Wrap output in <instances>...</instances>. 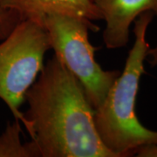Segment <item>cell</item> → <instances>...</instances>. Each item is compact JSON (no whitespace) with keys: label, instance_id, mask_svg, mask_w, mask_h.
<instances>
[{"label":"cell","instance_id":"3957f363","mask_svg":"<svg viewBox=\"0 0 157 157\" xmlns=\"http://www.w3.org/2000/svg\"><path fill=\"white\" fill-rule=\"evenodd\" d=\"M42 23L54 55L80 82L91 106L96 109L121 74L119 70L102 69L95 60L97 48L91 45L88 32H98L99 26L83 17L59 13L46 14Z\"/></svg>","mask_w":157,"mask_h":157},{"label":"cell","instance_id":"9c48e42d","mask_svg":"<svg viewBox=\"0 0 157 157\" xmlns=\"http://www.w3.org/2000/svg\"><path fill=\"white\" fill-rule=\"evenodd\" d=\"M135 155L140 157H157V144L141 147L136 150Z\"/></svg>","mask_w":157,"mask_h":157},{"label":"cell","instance_id":"277c9868","mask_svg":"<svg viewBox=\"0 0 157 157\" xmlns=\"http://www.w3.org/2000/svg\"><path fill=\"white\" fill-rule=\"evenodd\" d=\"M51 49L42 21L26 18L0 41V99L16 120L25 124L19 107L44 67Z\"/></svg>","mask_w":157,"mask_h":157},{"label":"cell","instance_id":"5b68a950","mask_svg":"<svg viewBox=\"0 0 157 157\" xmlns=\"http://www.w3.org/2000/svg\"><path fill=\"white\" fill-rule=\"evenodd\" d=\"M106 23L103 41L107 49L125 47L130 26L140 14L151 11L157 17V0H94Z\"/></svg>","mask_w":157,"mask_h":157},{"label":"cell","instance_id":"8992f818","mask_svg":"<svg viewBox=\"0 0 157 157\" xmlns=\"http://www.w3.org/2000/svg\"><path fill=\"white\" fill-rule=\"evenodd\" d=\"M0 5L17 13L23 19L42 21L46 14L59 13L83 17L92 22L102 20L94 0H0Z\"/></svg>","mask_w":157,"mask_h":157},{"label":"cell","instance_id":"7a4b0ae2","mask_svg":"<svg viewBox=\"0 0 157 157\" xmlns=\"http://www.w3.org/2000/svg\"><path fill=\"white\" fill-rule=\"evenodd\" d=\"M155 17L151 11L134 22L135 43L122 73L114 80L105 100L94 109V123L101 141L116 157L132 156L141 147L157 144V131L147 128L137 117L135 106L144 61L149 45L147 28Z\"/></svg>","mask_w":157,"mask_h":157},{"label":"cell","instance_id":"ba28073f","mask_svg":"<svg viewBox=\"0 0 157 157\" xmlns=\"http://www.w3.org/2000/svg\"><path fill=\"white\" fill-rule=\"evenodd\" d=\"M23 19L14 11L6 10L0 5V41L6 39L14 27Z\"/></svg>","mask_w":157,"mask_h":157},{"label":"cell","instance_id":"52a82bcc","mask_svg":"<svg viewBox=\"0 0 157 157\" xmlns=\"http://www.w3.org/2000/svg\"><path fill=\"white\" fill-rule=\"evenodd\" d=\"M20 121L8 122L6 130L0 135V157H35L28 142L21 140Z\"/></svg>","mask_w":157,"mask_h":157},{"label":"cell","instance_id":"6da1fadb","mask_svg":"<svg viewBox=\"0 0 157 157\" xmlns=\"http://www.w3.org/2000/svg\"><path fill=\"white\" fill-rule=\"evenodd\" d=\"M24 127L35 157H116L101 141L84 88L55 55L25 94Z\"/></svg>","mask_w":157,"mask_h":157},{"label":"cell","instance_id":"30bf717a","mask_svg":"<svg viewBox=\"0 0 157 157\" xmlns=\"http://www.w3.org/2000/svg\"><path fill=\"white\" fill-rule=\"evenodd\" d=\"M146 59L152 67H157V45L154 48H150L147 52Z\"/></svg>","mask_w":157,"mask_h":157}]
</instances>
